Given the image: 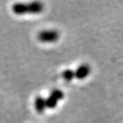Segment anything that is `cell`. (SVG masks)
<instances>
[{"label": "cell", "mask_w": 123, "mask_h": 123, "mask_svg": "<svg viewBox=\"0 0 123 123\" xmlns=\"http://www.w3.org/2000/svg\"><path fill=\"white\" fill-rule=\"evenodd\" d=\"M12 10L17 14H38L43 11V5L40 2H32L29 3L18 2L13 5Z\"/></svg>", "instance_id": "1"}, {"label": "cell", "mask_w": 123, "mask_h": 123, "mask_svg": "<svg viewBox=\"0 0 123 123\" xmlns=\"http://www.w3.org/2000/svg\"><path fill=\"white\" fill-rule=\"evenodd\" d=\"M38 38L43 43H55L59 38V34L55 30H46L41 31Z\"/></svg>", "instance_id": "2"}, {"label": "cell", "mask_w": 123, "mask_h": 123, "mask_svg": "<svg viewBox=\"0 0 123 123\" xmlns=\"http://www.w3.org/2000/svg\"><path fill=\"white\" fill-rule=\"evenodd\" d=\"M90 73V68L86 65H82L79 66L74 72V77L78 79H83Z\"/></svg>", "instance_id": "3"}, {"label": "cell", "mask_w": 123, "mask_h": 123, "mask_svg": "<svg viewBox=\"0 0 123 123\" xmlns=\"http://www.w3.org/2000/svg\"><path fill=\"white\" fill-rule=\"evenodd\" d=\"M34 106H35L36 110L38 113L43 112L46 110V99H44L42 97H38L35 99V102H34Z\"/></svg>", "instance_id": "4"}, {"label": "cell", "mask_w": 123, "mask_h": 123, "mask_svg": "<svg viewBox=\"0 0 123 123\" xmlns=\"http://www.w3.org/2000/svg\"><path fill=\"white\" fill-rule=\"evenodd\" d=\"M58 100L56 98L54 97L53 95H50L49 97L46 99V105L47 108H50V109H53L55 108L58 104Z\"/></svg>", "instance_id": "5"}, {"label": "cell", "mask_w": 123, "mask_h": 123, "mask_svg": "<svg viewBox=\"0 0 123 123\" xmlns=\"http://www.w3.org/2000/svg\"><path fill=\"white\" fill-rule=\"evenodd\" d=\"M62 78L66 81H71L74 78V72L71 70H66L62 72Z\"/></svg>", "instance_id": "6"}, {"label": "cell", "mask_w": 123, "mask_h": 123, "mask_svg": "<svg viewBox=\"0 0 123 123\" xmlns=\"http://www.w3.org/2000/svg\"><path fill=\"white\" fill-rule=\"evenodd\" d=\"M50 94L53 95L54 97L57 98L58 101L61 100V99H62L63 97H64V96H63V93L62 92L61 90H53V91L51 92Z\"/></svg>", "instance_id": "7"}]
</instances>
